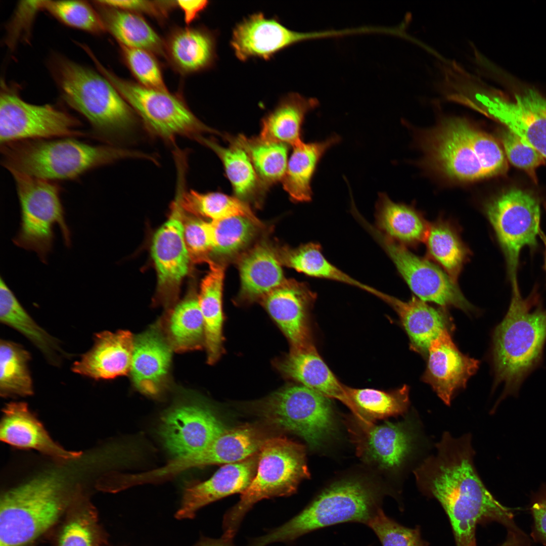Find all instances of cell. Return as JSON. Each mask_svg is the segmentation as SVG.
Returning a JSON list of instances; mask_svg holds the SVG:
<instances>
[{
    "label": "cell",
    "mask_w": 546,
    "mask_h": 546,
    "mask_svg": "<svg viewBox=\"0 0 546 546\" xmlns=\"http://www.w3.org/2000/svg\"><path fill=\"white\" fill-rule=\"evenodd\" d=\"M436 446L437 454L425 459L414 473L420 490L442 507L456 546H477L478 524L496 522L507 529L517 527L512 510L494 497L477 472L470 434L454 438L445 432Z\"/></svg>",
    "instance_id": "obj_1"
},
{
    "label": "cell",
    "mask_w": 546,
    "mask_h": 546,
    "mask_svg": "<svg viewBox=\"0 0 546 546\" xmlns=\"http://www.w3.org/2000/svg\"><path fill=\"white\" fill-rule=\"evenodd\" d=\"M491 358L494 388L503 385L497 404L517 396L527 377L541 363L546 343V309L534 293L524 298L512 292L508 310L494 328Z\"/></svg>",
    "instance_id": "obj_2"
},
{
    "label": "cell",
    "mask_w": 546,
    "mask_h": 546,
    "mask_svg": "<svg viewBox=\"0 0 546 546\" xmlns=\"http://www.w3.org/2000/svg\"><path fill=\"white\" fill-rule=\"evenodd\" d=\"M1 147L2 165L10 172L52 181L73 179L122 158L146 157L138 152L92 145L73 138L19 141Z\"/></svg>",
    "instance_id": "obj_3"
},
{
    "label": "cell",
    "mask_w": 546,
    "mask_h": 546,
    "mask_svg": "<svg viewBox=\"0 0 546 546\" xmlns=\"http://www.w3.org/2000/svg\"><path fill=\"white\" fill-rule=\"evenodd\" d=\"M381 497V491L363 482L353 479L336 482L289 521L255 538L250 545L290 542L313 531L346 522L367 525L382 509Z\"/></svg>",
    "instance_id": "obj_4"
},
{
    "label": "cell",
    "mask_w": 546,
    "mask_h": 546,
    "mask_svg": "<svg viewBox=\"0 0 546 546\" xmlns=\"http://www.w3.org/2000/svg\"><path fill=\"white\" fill-rule=\"evenodd\" d=\"M54 72L64 100L88 120L94 135L112 139L133 127V110L104 76L61 58Z\"/></svg>",
    "instance_id": "obj_5"
},
{
    "label": "cell",
    "mask_w": 546,
    "mask_h": 546,
    "mask_svg": "<svg viewBox=\"0 0 546 546\" xmlns=\"http://www.w3.org/2000/svg\"><path fill=\"white\" fill-rule=\"evenodd\" d=\"M61 479L35 478L8 490L0 504V546H27L61 517L71 499Z\"/></svg>",
    "instance_id": "obj_6"
},
{
    "label": "cell",
    "mask_w": 546,
    "mask_h": 546,
    "mask_svg": "<svg viewBox=\"0 0 546 546\" xmlns=\"http://www.w3.org/2000/svg\"><path fill=\"white\" fill-rule=\"evenodd\" d=\"M309 476L302 445L284 437L268 438L259 451L253 479L239 501L224 516L222 537L232 539L245 515L257 502L290 495Z\"/></svg>",
    "instance_id": "obj_7"
},
{
    "label": "cell",
    "mask_w": 546,
    "mask_h": 546,
    "mask_svg": "<svg viewBox=\"0 0 546 546\" xmlns=\"http://www.w3.org/2000/svg\"><path fill=\"white\" fill-rule=\"evenodd\" d=\"M10 173L16 184L21 214L19 229L13 242L20 248L35 252L46 263L53 247L56 224L66 246L71 245L60 187L54 181L16 171Z\"/></svg>",
    "instance_id": "obj_8"
},
{
    "label": "cell",
    "mask_w": 546,
    "mask_h": 546,
    "mask_svg": "<svg viewBox=\"0 0 546 546\" xmlns=\"http://www.w3.org/2000/svg\"><path fill=\"white\" fill-rule=\"evenodd\" d=\"M252 405L268 423L297 435L312 448L322 445L335 431L330 398L301 384L284 387Z\"/></svg>",
    "instance_id": "obj_9"
},
{
    "label": "cell",
    "mask_w": 546,
    "mask_h": 546,
    "mask_svg": "<svg viewBox=\"0 0 546 546\" xmlns=\"http://www.w3.org/2000/svg\"><path fill=\"white\" fill-rule=\"evenodd\" d=\"M89 56L101 74L115 87L153 134L171 140L177 135L193 138L215 130L200 121L177 97L168 91L121 79L103 66L92 53Z\"/></svg>",
    "instance_id": "obj_10"
},
{
    "label": "cell",
    "mask_w": 546,
    "mask_h": 546,
    "mask_svg": "<svg viewBox=\"0 0 546 546\" xmlns=\"http://www.w3.org/2000/svg\"><path fill=\"white\" fill-rule=\"evenodd\" d=\"M486 213L506 258L512 290L519 289L520 252L525 247H536L541 230L539 202L530 193L513 189L490 201Z\"/></svg>",
    "instance_id": "obj_11"
},
{
    "label": "cell",
    "mask_w": 546,
    "mask_h": 546,
    "mask_svg": "<svg viewBox=\"0 0 546 546\" xmlns=\"http://www.w3.org/2000/svg\"><path fill=\"white\" fill-rule=\"evenodd\" d=\"M81 123L68 113L49 104L33 105L16 94L4 91L0 98L1 144L13 142L85 136Z\"/></svg>",
    "instance_id": "obj_12"
},
{
    "label": "cell",
    "mask_w": 546,
    "mask_h": 546,
    "mask_svg": "<svg viewBox=\"0 0 546 546\" xmlns=\"http://www.w3.org/2000/svg\"><path fill=\"white\" fill-rule=\"evenodd\" d=\"M361 223L381 245L411 290L421 300L434 302L443 308L453 306L467 312L473 310L456 281L448 274L416 256L404 245L385 237L365 219Z\"/></svg>",
    "instance_id": "obj_13"
},
{
    "label": "cell",
    "mask_w": 546,
    "mask_h": 546,
    "mask_svg": "<svg viewBox=\"0 0 546 546\" xmlns=\"http://www.w3.org/2000/svg\"><path fill=\"white\" fill-rule=\"evenodd\" d=\"M226 429L208 406L186 398L162 414L158 432L167 450L178 458L203 451Z\"/></svg>",
    "instance_id": "obj_14"
},
{
    "label": "cell",
    "mask_w": 546,
    "mask_h": 546,
    "mask_svg": "<svg viewBox=\"0 0 546 546\" xmlns=\"http://www.w3.org/2000/svg\"><path fill=\"white\" fill-rule=\"evenodd\" d=\"M185 181H177L176 194L168 219L153 238L151 254L158 277V292L166 312L176 301L179 285L191 261L184 236V210L181 200Z\"/></svg>",
    "instance_id": "obj_15"
},
{
    "label": "cell",
    "mask_w": 546,
    "mask_h": 546,
    "mask_svg": "<svg viewBox=\"0 0 546 546\" xmlns=\"http://www.w3.org/2000/svg\"><path fill=\"white\" fill-rule=\"evenodd\" d=\"M352 420L349 429L357 453L369 464L384 470H397L416 448L419 425L414 418L381 424L356 417Z\"/></svg>",
    "instance_id": "obj_16"
},
{
    "label": "cell",
    "mask_w": 546,
    "mask_h": 546,
    "mask_svg": "<svg viewBox=\"0 0 546 546\" xmlns=\"http://www.w3.org/2000/svg\"><path fill=\"white\" fill-rule=\"evenodd\" d=\"M343 34L342 31L299 32L291 30L275 19L256 13L234 29L231 46L241 60L258 57L268 59L279 51L305 40Z\"/></svg>",
    "instance_id": "obj_17"
},
{
    "label": "cell",
    "mask_w": 546,
    "mask_h": 546,
    "mask_svg": "<svg viewBox=\"0 0 546 546\" xmlns=\"http://www.w3.org/2000/svg\"><path fill=\"white\" fill-rule=\"evenodd\" d=\"M316 296L306 284L291 280H285L262 298L263 306L287 338L292 350L313 345L308 313Z\"/></svg>",
    "instance_id": "obj_18"
},
{
    "label": "cell",
    "mask_w": 546,
    "mask_h": 546,
    "mask_svg": "<svg viewBox=\"0 0 546 546\" xmlns=\"http://www.w3.org/2000/svg\"><path fill=\"white\" fill-rule=\"evenodd\" d=\"M462 118L445 119L431 136L428 153L434 166L449 178L473 181L486 178L462 127Z\"/></svg>",
    "instance_id": "obj_19"
},
{
    "label": "cell",
    "mask_w": 546,
    "mask_h": 546,
    "mask_svg": "<svg viewBox=\"0 0 546 546\" xmlns=\"http://www.w3.org/2000/svg\"><path fill=\"white\" fill-rule=\"evenodd\" d=\"M445 330L429 347L427 363L422 380L429 384L444 403L449 405L455 393L465 388L477 371L479 360L462 353Z\"/></svg>",
    "instance_id": "obj_20"
},
{
    "label": "cell",
    "mask_w": 546,
    "mask_h": 546,
    "mask_svg": "<svg viewBox=\"0 0 546 546\" xmlns=\"http://www.w3.org/2000/svg\"><path fill=\"white\" fill-rule=\"evenodd\" d=\"M173 349L158 321L134 337L130 373L134 387L150 397L167 388Z\"/></svg>",
    "instance_id": "obj_21"
},
{
    "label": "cell",
    "mask_w": 546,
    "mask_h": 546,
    "mask_svg": "<svg viewBox=\"0 0 546 546\" xmlns=\"http://www.w3.org/2000/svg\"><path fill=\"white\" fill-rule=\"evenodd\" d=\"M488 115L516 133L546 158V97L533 89L495 100Z\"/></svg>",
    "instance_id": "obj_22"
},
{
    "label": "cell",
    "mask_w": 546,
    "mask_h": 546,
    "mask_svg": "<svg viewBox=\"0 0 546 546\" xmlns=\"http://www.w3.org/2000/svg\"><path fill=\"white\" fill-rule=\"evenodd\" d=\"M258 457L259 452L242 461L225 464L205 481L187 482L176 518H192L203 507L228 495L242 493L256 474Z\"/></svg>",
    "instance_id": "obj_23"
},
{
    "label": "cell",
    "mask_w": 546,
    "mask_h": 546,
    "mask_svg": "<svg viewBox=\"0 0 546 546\" xmlns=\"http://www.w3.org/2000/svg\"><path fill=\"white\" fill-rule=\"evenodd\" d=\"M134 339L126 330L96 333L93 346L73 363L72 372L95 380L126 375L130 371Z\"/></svg>",
    "instance_id": "obj_24"
},
{
    "label": "cell",
    "mask_w": 546,
    "mask_h": 546,
    "mask_svg": "<svg viewBox=\"0 0 546 546\" xmlns=\"http://www.w3.org/2000/svg\"><path fill=\"white\" fill-rule=\"evenodd\" d=\"M3 412L0 438L4 442L20 449H35L58 461L80 456V452L67 450L52 440L25 402H10Z\"/></svg>",
    "instance_id": "obj_25"
},
{
    "label": "cell",
    "mask_w": 546,
    "mask_h": 546,
    "mask_svg": "<svg viewBox=\"0 0 546 546\" xmlns=\"http://www.w3.org/2000/svg\"><path fill=\"white\" fill-rule=\"evenodd\" d=\"M268 438L254 426L226 428L203 451L177 458L176 465L183 472L193 467L240 462L258 452Z\"/></svg>",
    "instance_id": "obj_26"
},
{
    "label": "cell",
    "mask_w": 546,
    "mask_h": 546,
    "mask_svg": "<svg viewBox=\"0 0 546 546\" xmlns=\"http://www.w3.org/2000/svg\"><path fill=\"white\" fill-rule=\"evenodd\" d=\"M398 314L414 351L427 357L431 342L445 330L452 332V320L444 308H436L412 297L403 301L387 295L384 301Z\"/></svg>",
    "instance_id": "obj_27"
},
{
    "label": "cell",
    "mask_w": 546,
    "mask_h": 546,
    "mask_svg": "<svg viewBox=\"0 0 546 546\" xmlns=\"http://www.w3.org/2000/svg\"><path fill=\"white\" fill-rule=\"evenodd\" d=\"M287 378L331 398L341 401L355 415L354 406L345 389L316 351L314 346L292 352L276 362Z\"/></svg>",
    "instance_id": "obj_28"
},
{
    "label": "cell",
    "mask_w": 546,
    "mask_h": 546,
    "mask_svg": "<svg viewBox=\"0 0 546 546\" xmlns=\"http://www.w3.org/2000/svg\"><path fill=\"white\" fill-rule=\"evenodd\" d=\"M0 321L29 340L53 366L70 357L60 341L40 327L22 306L2 277L0 280Z\"/></svg>",
    "instance_id": "obj_29"
},
{
    "label": "cell",
    "mask_w": 546,
    "mask_h": 546,
    "mask_svg": "<svg viewBox=\"0 0 546 546\" xmlns=\"http://www.w3.org/2000/svg\"><path fill=\"white\" fill-rule=\"evenodd\" d=\"M280 261L267 244L256 245L243 255L239 262L240 296L253 301L262 299L285 281Z\"/></svg>",
    "instance_id": "obj_30"
},
{
    "label": "cell",
    "mask_w": 546,
    "mask_h": 546,
    "mask_svg": "<svg viewBox=\"0 0 546 546\" xmlns=\"http://www.w3.org/2000/svg\"><path fill=\"white\" fill-rule=\"evenodd\" d=\"M207 263L209 270L202 281L198 296L204 324L207 362L213 364L223 352L222 293L224 267L210 259Z\"/></svg>",
    "instance_id": "obj_31"
},
{
    "label": "cell",
    "mask_w": 546,
    "mask_h": 546,
    "mask_svg": "<svg viewBox=\"0 0 546 546\" xmlns=\"http://www.w3.org/2000/svg\"><path fill=\"white\" fill-rule=\"evenodd\" d=\"M158 321L174 351L186 352L205 346L203 317L195 293H190Z\"/></svg>",
    "instance_id": "obj_32"
},
{
    "label": "cell",
    "mask_w": 546,
    "mask_h": 546,
    "mask_svg": "<svg viewBox=\"0 0 546 546\" xmlns=\"http://www.w3.org/2000/svg\"><path fill=\"white\" fill-rule=\"evenodd\" d=\"M319 105L314 98L291 93L284 98L262 121L260 140L290 145L302 142L301 128L307 113Z\"/></svg>",
    "instance_id": "obj_33"
},
{
    "label": "cell",
    "mask_w": 546,
    "mask_h": 546,
    "mask_svg": "<svg viewBox=\"0 0 546 546\" xmlns=\"http://www.w3.org/2000/svg\"><path fill=\"white\" fill-rule=\"evenodd\" d=\"M376 204V229L385 237L404 246L426 241L430 226L412 207L379 194Z\"/></svg>",
    "instance_id": "obj_34"
},
{
    "label": "cell",
    "mask_w": 546,
    "mask_h": 546,
    "mask_svg": "<svg viewBox=\"0 0 546 546\" xmlns=\"http://www.w3.org/2000/svg\"><path fill=\"white\" fill-rule=\"evenodd\" d=\"M341 140L333 134L324 141L309 143L302 142L293 147L282 179L284 189L296 202L311 201V182L317 166L326 151Z\"/></svg>",
    "instance_id": "obj_35"
},
{
    "label": "cell",
    "mask_w": 546,
    "mask_h": 546,
    "mask_svg": "<svg viewBox=\"0 0 546 546\" xmlns=\"http://www.w3.org/2000/svg\"><path fill=\"white\" fill-rule=\"evenodd\" d=\"M100 16L107 29L120 46L146 50L163 55L165 46L159 35L136 13L98 4Z\"/></svg>",
    "instance_id": "obj_36"
},
{
    "label": "cell",
    "mask_w": 546,
    "mask_h": 546,
    "mask_svg": "<svg viewBox=\"0 0 546 546\" xmlns=\"http://www.w3.org/2000/svg\"><path fill=\"white\" fill-rule=\"evenodd\" d=\"M195 139L218 155L238 198L241 200L253 201L261 199L267 188L261 181L248 154L243 149L232 143L230 147L224 148L214 141L201 135Z\"/></svg>",
    "instance_id": "obj_37"
},
{
    "label": "cell",
    "mask_w": 546,
    "mask_h": 546,
    "mask_svg": "<svg viewBox=\"0 0 546 546\" xmlns=\"http://www.w3.org/2000/svg\"><path fill=\"white\" fill-rule=\"evenodd\" d=\"M165 51L177 69L192 73L211 64L214 56V39L210 32L202 29H179L169 37Z\"/></svg>",
    "instance_id": "obj_38"
},
{
    "label": "cell",
    "mask_w": 546,
    "mask_h": 546,
    "mask_svg": "<svg viewBox=\"0 0 546 546\" xmlns=\"http://www.w3.org/2000/svg\"><path fill=\"white\" fill-rule=\"evenodd\" d=\"M280 254V262L307 276L340 282L374 295L378 292L377 289L355 280L330 262L318 243L311 242L294 249H283Z\"/></svg>",
    "instance_id": "obj_39"
},
{
    "label": "cell",
    "mask_w": 546,
    "mask_h": 546,
    "mask_svg": "<svg viewBox=\"0 0 546 546\" xmlns=\"http://www.w3.org/2000/svg\"><path fill=\"white\" fill-rule=\"evenodd\" d=\"M345 389L354 406L355 417L368 421L402 415L410 406L409 388L405 385L391 392L347 386Z\"/></svg>",
    "instance_id": "obj_40"
},
{
    "label": "cell",
    "mask_w": 546,
    "mask_h": 546,
    "mask_svg": "<svg viewBox=\"0 0 546 546\" xmlns=\"http://www.w3.org/2000/svg\"><path fill=\"white\" fill-rule=\"evenodd\" d=\"M30 353L21 345L0 340V395L4 398L25 397L34 393L29 369Z\"/></svg>",
    "instance_id": "obj_41"
},
{
    "label": "cell",
    "mask_w": 546,
    "mask_h": 546,
    "mask_svg": "<svg viewBox=\"0 0 546 546\" xmlns=\"http://www.w3.org/2000/svg\"><path fill=\"white\" fill-rule=\"evenodd\" d=\"M227 138L247 153L259 179L266 188L283 179L288 163L287 145L265 142L259 138H249L242 134L236 138Z\"/></svg>",
    "instance_id": "obj_42"
},
{
    "label": "cell",
    "mask_w": 546,
    "mask_h": 546,
    "mask_svg": "<svg viewBox=\"0 0 546 546\" xmlns=\"http://www.w3.org/2000/svg\"><path fill=\"white\" fill-rule=\"evenodd\" d=\"M181 204L185 212L197 216L208 217L212 220L242 216L258 226L262 224L245 202L238 198L221 193L204 194L193 190L185 191Z\"/></svg>",
    "instance_id": "obj_43"
},
{
    "label": "cell",
    "mask_w": 546,
    "mask_h": 546,
    "mask_svg": "<svg viewBox=\"0 0 546 546\" xmlns=\"http://www.w3.org/2000/svg\"><path fill=\"white\" fill-rule=\"evenodd\" d=\"M426 241L429 254L456 281L467 256L456 232L448 223L437 222L430 226Z\"/></svg>",
    "instance_id": "obj_44"
},
{
    "label": "cell",
    "mask_w": 546,
    "mask_h": 546,
    "mask_svg": "<svg viewBox=\"0 0 546 546\" xmlns=\"http://www.w3.org/2000/svg\"><path fill=\"white\" fill-rule=\"evenodd\" d=\"M257 225L249 219L233 216L211 220L207 228L212 251L222 255H231L244 248L253 238Z\"/></svg>",
    "instance_id": "obj_45"
},
{
    "label": "cell",
    "mask_w": 546,
    "mask_h": 546,
    "mask_svg": "<svg viewBox=\"0 0 546 546\" xmlns=\"http://www.w3.org/2000/svg\"><path fill=\"white\" fill-rule=\"evenodd\" d=\"M37 4L70 26L95 33L106 30L100 15L85 2L37 1Z\"/></svg>",
    "instance_id": "obj_46"
},
{
    "label": "cell",
    "mask_w": 546,
    "mask_h": 546,
    "mask_svg": "<svg viewBox=\"0 0 546 546\" xmlns=\"http://www.w3.org/2000/svg\"><path fill=\"white\" fill-rule=\"evenodd\" d=\"M463 130L472 145L486 177L504 173L507 163L504 151L489 134L477 129L462 119Z\"/></svg>",
    "instance_id": "obj_47"
},
{
    "label": "cell",
    "mask_w": 546,
    "mask_h": 546,
    "mask_svg": "<svg viewBox=\"0 0 546 546\" xmlns=\"http://www.w3.org/2000/svg\"><path fill=\"white\" fill-rule=\"evenodd\" d=\"M81 502V508L66 523L58 546H99L98 531L93 509Z\"/></svg>",
    "instance_id": "obj_48"
},
{
    "label": "cell",
    "mask_w": 546,
    "mask_h": 546,
    "mask_svg": "<svg viewBox=\"0 0 546 546\" xmlns=\"http://www.w3.org/2000/svg\"><path fill=\"white\" fill-rule=\"evenodd\" d=\"M367 525L374 532L382 546H428L418 527L403 526L387 516L382 509Z\"/></svg>",
    "instance_id": "obj_49"
},
{
    "label": "cell",
    "mask_w": 546,
    "mask_h": 546,
    "mask_svg": "<svg viewBox=\"0 0 546 546\" xmlns=\"http://www.w3.org/2000/svg\"><path fill=\"white\" fill-rule=\"evenodd\" d=\"M120 47L125 63L139 84L168 91L160 66L152 53L143 49Z\"/></svg>",
    "instance_id": "obj_50"
},
{
    "label": "cell",
    "mask_w": 546,
    "mask_h": 546,
    "mask_svg": "<svg viewBox=\"0 0 546 546\" xmlns=\"http://www.w3.org/2000/svg\"><path fill=\"white\" fill-rule=\"evenodd\" d=\"M501 139L507 157L516 167L533 174L534 170L544 164V158L512 131H504Z\"/></svg>",
    "instance_id": "obj_51"
},
{
    "label": "cell",
    "mask_w": 546,
    "mask_h": 546,
    "mask_svg": "<svg viewBox=\"0 0 546 546\" xmlns=\"http://www.w3.org/2000/svg\"><path fill=\"white\" fill-rule=\"evenodd\" d=\"M184 217V236L191 261L207 263L212 247L207 228V222L194 217Z\"/></svg>",
    "instance_id": "obj_52"
},
{
    "label": "cell",
    "mask_w": 546,
    "mask_h": 546,
    "mask_svg": "<svg viewBox=\"0 0 546 546\" xmlns=\"http://www.w3.org/2000/svg\"><path fill=\"white\" fill-rule=\"evenodd\" d=\"M98 4L105 6L134 13H143L156 17L165 16L170 7L175 6L174 1H150L143 0L99 1Z\"/></svg>",
    "instance_id": "obj_53"
},
{
    "label": "cell",
    "mask_w": 546,
    "mask_h": 546,
    "mask_svg": "<svg viewBox=\"0 0 546 546\" xmlns=\"http://www.w3.org/2000/svg\"><path fill=\"white\" fill-rule=\"evenodd\" d=\"M530 511L533 518L531 536L535 541L546 545V484L533 494Z\"/></svg>",
    "instance_id": "obj_54"
},
{
    "label": "cell",
    "mask_w": 546,
    "mask_h": 546,
    "mask_svg": "<svg viewBox=\"0 0 546 546\" xmlns=\"http://www.w3.org/2000/svg\"><path fill=\"white\" fill-rule=\"evenodd\" d=\"M175 4L184 12L186 23L189 24L207 7L208 1L178 0L175 1Z\"/></svg>",
    "instance_id": "obj_55"
},
{
    "label": "cell",
    "mask_w": 546,
    "mask_h": 546,
    "mask_svg": "<svg viewBox=\"0 0 546 546\" xmlns=\"http://www.w3.org/2000/svg\"><path fill=\"white\" fill-rule=\"evenodd\" d=\"M499 546H531V542L527 535L518 527L508 529L505 541Z\"/></svg>",
    "instance_id": "obj_56"
},
{
    "label": "cell",
    "mask_w": 546,
    "mask_h": 546,
    "mask_svg": "<svg viewBox=\"0 0 546 546\" xmlns=\"http://www.w3.org/2000/svg\"><path fill=\"white\" fill-rule=\"evenodd\" d=\"M195 546H234L232 539L221 537L219 539L204 538Z\"/></svg>",
    "instance_id": "obj_57"
},
{
    "label": "cell",
    "mask_w": 546,
    "mask_h": 546,
    "mask_svg": "<svg viewBox=\"0 0 546 546\" xmlns=\"http://www.w3.org/2000/svg\"><path fill=\"white\" fill-rule=\"evenodd\" d=\"M539 236L540 238L542 240V242L543 243L544 246V248H545V270H546V236L541 231V230H540V231L539 232Z\"/></svg>",
    "instance_id": "obj_58"
}]
</instances>
